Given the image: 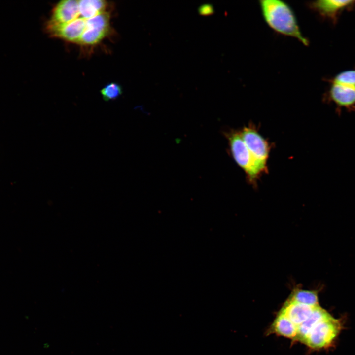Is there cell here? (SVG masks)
Here are the masks:
<instances>
[{
	"mask_svg": "<svg viewBox=\"0 0 355 355\" xmlns=\"http://www.w3.org/2000/svg\"><path fill=\"white\" fill-rule=\"evenodd\" d=\"M107 6V2L103 0H78L80 15L86 20L106 12Z\"/></svg>",
	"mask_w": 355,
	"mask_h": 355,
	"instance_id": "13",
	"label": "cell"
},
{
	"mask_svg": "<svg viewBox=\"0 0 355 355\" xmlns=\"http://www.w3.org/2000/svg\"><path fill=\"white\" fill-rule=\"evenodd\" d=\"M198 12L201 15L208 16L213 14L214 10L212 5L204 4L199 7Z\"/></svg>",
	"mask_w": 355,
	"mask_h": 355,
	"instance_id": "16",
	"label": "cell"
},
{
	"mask_svg": "<svg viewBox=\"0 0 355 355\" xmlns=\"http://www.w3.org/2000/svg\"><path fill=\"white\" fill-rule=\"evenodd\" d=\"M319 305L310 306L287 299L279 311L291 321L296 329L299 325L308 318L314 309Z\"/></svg>",
	"mask_w": 355,
	"mask_h": 355,
	"instance_id": "10",
	"label": "cell"
},
{
	"mask_svg": "<svg viewBox=\"0 0 355 355\" xmlns=\"http://www.w3.org/2000/svg\"><path fill=\"white\" fill-rule=\"evenodd\" d=\"M287 299L310 306L320 305L318 291L306 290L298 287L292 289Z\"/></svg>",
	"mask_w": 355,
	"mask_h": 355,
	"instance_id": "14",
	"label": "cell"
},
{
	"mask_svg": "<svg viewBox=\"0 0 355 355\" xmlns=\"http://www.w3.org/2000/svg\"><path fill=\"white\" fill-rule=\"evenodd\" d=\"M343 327V320L335 319L330 315L312 330L304 344L314 350L330 348Z\"/></svg>",
	"mask_w": 355,
	"mask_h": 355,
	"instance_id": "4",
	"label": "cell"
},
{
	"mask_svg": "<svg viewBox=\"0 0 355 355\" xmlns=\"http://www.w3.org/2000/svg\"><path fill=\"white\" fill-rule=\"evenodd\" d=\"M327 99L339 111H355V69L342 71L331 79Z\"/></svg>",
	"mask_w": 355,
	"mask_h": 355,
	"instance_id": "2",
	"label": "cell"
},
{
	"mask_svg": "<svg viewBox=\"0 0 355 355\" xmlns=\"http://www.w3.org/2000/svg\"><path fill=\"white\" fill-rule=\"evenodd\" d=\"M86 19L79 17L66 24L46 30L50 36L78 43L85 27Z\"/></svg>",
	"mask_w": 355,
	"mask_h": 355,
	"instance_id": "9",
	"label": "cell"
},
{
	"mask_svg": "<svg viewBox=\"0 0 355 355\" xmlns=\"http://www.w3.org/2000/svg\"><path fill=\"white\" fill-rule=\"evenodd\" d=\"M110 15L105 12L86 20L85 27L78 42L91 46L101 42L110 32Z\"/></svg>",
	"mask_w": 355,
	"mask_h": 355,
	"instance_id": "6",
	"label": "cell"
},
{
	"mask_svg": "<svg viewBox=\"0 0 355 355\" xmlns=\"http://www.w3.org/2000/svg\"><path fill=\"white\" fill-rule=\"evenodd\" d=\"M79 15L78 0H61L54 7L45 29L47 30L66 24L78 18Z\"/></svg>",
	"mask_w": 355,
	"mask_h": 355,
	"instance_id": "7",
	"label": "cell"
},
{
	"mask_svg": "<svg viewBox=\"0 0 355 355\" xmlns=\"http://www.w3.org/2000/svg\"><path fill=\"white\" fill-rule=\"evenodd\" d=\"M330 314L320 305L317 306L308 318L296 328V337L295 342L304 344L307 337L312 330L320 321Z\"/></svg>",
	"mask_w": 355,
	"mask_h": 355,
	"instance_id": "11",
	"label": "cell"
},
{
	"mask_svg": "<svg viewBox=\"0 0 355 355\" xmlns=\"http://www.w3.org/2000/svg\"><path fill=\"white\" fill-rule=\"evenodd\" d=\"M230 152L237 164L245 172L248 182L256 185L263 173L259 169L243 141L240 131L231 129L224 132Z\"/></svg>",
	"mask_w": 355,
	"mask_h": 355,
	"instance_id": "3",
	"label": "cell"
},
{
	"mask_svg": "<svg viewBox=\"0 0 355 355\" xmlns=\"http://www.w3.org/2000/svg\"><path fill=\"white\" fill-rule=\"evenodd\" d=\"M259 4L265 21L273 30L296 38L305 45L308 44V40L301 33L294 11L287 3L278 0H262Z\"/></svg>",
	"mask_w": 355,
	"mask_h": 355,
	"instance_id": "1",
	"label": "cell"
},
{
	"mask_svg": "<svg viewBox=\"0 0 355 355\" xmlns=\"http://www.w3.org/2000/svg\"><path fill=\"white\" fill-rule=\"evenodd\" d=\"M100 93L103 99L106 101H108L118 98L122 93V89L119 84L111 82L102 88Z\"/></svg>",
	"mask_w": 355,
	"mask_h": 355,
	"instance_id": "15",
	"label": "cell"
},
{
	"mask_svg": "<svg viewBox=\"0 0 355 355\" xmlns=\"http://www.w3.org/2000/svg\"><path fill=\"white\" fill-rule=\"evenodd\" d=\"M268 334L289 338L295 342L296 329L291 321L282 312L279 311L275 320L268 330Z\"/></svg>",
	"mask_w": 355,
	"mask_h": 355,
	"instance_id": "12",
	"label": "cell"
},
{
	"mask_svg": "<svg viewBox=\"0 0 355 355\" xmlns=\"http://www.w3.org/2000/svg\"><path fill=\"white\" fill-rule=\"evenodd\" d=\"M355 0H320L311 2L309 7L322 18L335 23L345 10L352 8Z\"/></svg>",
	"mask_w": 355,
	"mask_h": 355,
	"instance_id": "8",
	"label": "cell"
},
{
	"mask_svg": "<svg viewBox=\"0 0 355 355\" xmlns=\"http://www.w3.org/2000/svg\"><path fill=\"white\" fill-rule=\"evenodd\" d=\"M241 136L261 172H267V161L271 146L256 127L249 125L240 131Z\"/></svg>",
	"mask_w": 355,
	"mask_h": 355,
	"instance_id": "5",
	"label": "cell"
}]
</instances>
